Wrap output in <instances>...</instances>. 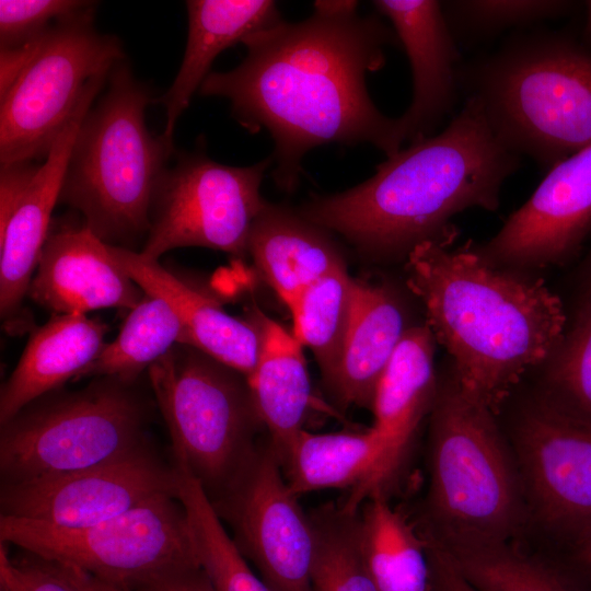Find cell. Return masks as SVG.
I'll return each mask as SVG.
<instances>
[{"label": "cell", "instance_id": "1", "mask_svg": "<svg viewBox=\"0 0 591 591\" xmlns=\"http://www.w3.org/2000/svg\"><path fill=\"white\" fill-rule=\"evenodd\" d=\"M357 1H315L299 22H278L242 44L246 56L232 70L210 72L199 94L224 97L248 132L274 140L271 176L293 192L305 154L320 146L369 143L390 157L404 142L398 118L373 103L367 76L382 69L386 48L398 46L380 15H361Z\"/></svg>", "mask_w": 591, "mask_h": 591}, {"label": "cell", "instance_id": "2", "mask_svg": "<svg viewBox=\"0 0 591 591\" xmlns=\"http://www.w3.org/2000/svg\"><path fill=\"white\" fill-rule=\"evenodd\" d=\"M520 161L496 137L482 104L466 97L442 131L386 157L361 184L311 198L299 213L364 254L407 256L426 241L452 242L457 213L498 209Z\"/></svg>", "mask_w": 591, "mask_h": 591}, {"label": "cell", "instance_id": "3", "mask_svg": "<svg viewBox=\"0 0 591 591\" xmlns=\"http://www.w3.org/2000/svg\"><path fill=\"white\" fill-rule=\"evenodd\" d=\"M451 244L415 246L406 256L407 286L452 357L463 392L496 414L524 373L548 361L565 335L566 315L542 280Z\"/></svg>", "mask_w": 591, "mask_h": 591}, {"label": "cell", "instance_id": "4", "mask_svg": "<svg viewBox=\"0 0 591 591\" xmlns=\"http://www.w3.org/2000/svg\"><path fill=\"white\" fill-rule=\"evenodd\" d=\"M496 137L541 167L591 146V50L549 31L514 35L457 70Z\"/></svg>", "mask_w": 591, "mask_h": 591}, {"label": "cell", "instance_id": "5", "mask_svg": "<svg viewBox=\"0 0 591 591\" xmlns=\"http://www.w3.org/2000/svg\"><path fill=\"white\" fill-rule=\"evenodd\" d=\"M155 100L126 59L117 62L71 149L59 202L111 245L128 248L147 236L155 185L176 153L173 141L146 125V108Z\"/></svg>", "mask_w": 591, "mask_h": 591}, {"label": "cell", "instance_id": "6", "mask_svg": "<svg viewBox=\"0 0 591 591\" xmlns=\"http://www.w3.org/2000/svg\"><path fill=\"white\" fill-rule=\"evenodd\" d=\"M430 413L426 531L445 545L507 543L522 508L495 414L466 395L453 373L438 384Z\"/></svg>", "mask_w": 591, "mask_h": 591}, {"label": "cell", "instance_id": "7", "mask_svg": "<svg viewBox=\"0 0 591 591\" xmlns=\"http://www.w3.org/2000/svg\"><path fill=\"white\" fill-rule=\"evenodd\" d=\"M137 382L94 378L23 407L1 425V485L85 470L150 445L151 404Z\"/></svg>", "mask_w": 591, "mask_h": 591}, {"label": "cell", "instance_id": "8", "mask_svg": "<svg viewBox=\"0 0 591 591\" xmlns=\"http://www.w3.org/2000/svg\"><path fill=\"white\" fill-rule=\"evenodd\" d=\"M147 373L170 432L173 459L216 502L264 440L247 378L186 344L173 346Z\"/></svg>", "mask_w": 591, "mask_h": 591}, {"label": "cell", "instance_id": "9", "mask_svg": "<svg viewBox=\"0 0 591 591\" xmlns=\"http://www.w3.org/2000/svg\"><path fill=\"white\" fill-rule=\"evenodd\" d=\"M0 540L134 591L170 571L199 565L186 511L174 494L85 528L0 517Z\"/></svg>", "mask_w": 591, "mask_h": 591}, {"label": "cell", "instance_id": "10", "mask_svg": "<svg viewBox=\"0 0 591 591\" xmlns=\"http://www.w3.org/2000/svg\"><path fill=\"white\" fill-rule=\"evenodd\" d=\"M95 8L57 21L0 100V164L47 158L92 79L126 59L123 44L94 26Z\"/></svg>", "mask_w": 591, "mask_h": 591}, {"label": "cell", "instance_id": "11", "mask_svg": "<svg viewBox=\"0 0 591 591\" xmlns=\"http://www.w3.org/2000/svg\"><path fill=\"white\" fill-rule=\"evenodd\" d=\"M273 164V157L231 166L205 151L176 152L174 165L155 185L140 253L158 260L171 250L200 246L245 257L254 222L267 204L260 185Z\"/></svg>", "mask_w": 591, "mask_h": 591}, {"label": "cell", "instance_id": "12", "mask_svg": "<svg viewBox=\"0 0 591 591\" xmlns=\"http://www.w3.org/2000/svg\"><path fill=\"white\" fill-rule=\"evenodd\" d=\"M298 497L267 437L235 483L211 502L273 591H312L314 532Z\"/></svg>", "mask_w": 591, "mask_h": 591}, {"label": "cell", "instance_id": "13", "mask_svg": "<svg viewBox=\"0 0 591 591\" xmlns=\"http://www.w3.org/2000/svg\"><path fill=\"white\" fill-rule=\"evenodd\" d=\"M162 494L176 495L174 463L152 445L85 470L3 484L1 517L76 529L115 518Z\"/></svg>", "mask_w": 591, "mask_h": 591}, {"label": "cell", "instance_id": "14", "mask_svg": "<svg viewBox=\"0 0 591 591\" xmlns=\"http://www.w3.org/2000/svg\"><path fill=\"white\" fill-rule=\"evenodd\" d=\"M513 438L542 519L579 537L591 530V422L542 395L521 409Z\"/></svg>", "mask_w": 591, "mask_h": 591}, {"label": "cell", "instance_id": "15", "mask_svg": "<svg viewBox=\"0 0 591 591\" xmlns=\"http://www.w3.org/2000/svg\"><path fill=\"white\" fill-rule=\"evenodd\" d=\"M591 232V146L548 170L531 197L474 248L499 268H541L573 257Z\"/></svg>", "mask_w": 591, "mask_h": 591}, {"label": "cell", "instance_id": "16", "mask_svg": "<svg viewBox=\"0 0 591 591\" xmlns=\"http://www.w3.org/2000/svg\"><path fill=\"white\" fill-rule=\"evenodd\" d=\"M27 296L53 314H86L131 310L146 292L81 220L50 227Z\"/></svg>", "mask_w": 591, "mask_h": 591}, {"label": "cell", "instance_id": "17", "mask_svg": "<svg viewBox=\"0 0 591 591\" xmlns=\"http://www.w3.org/2000/svg\"><path fill=\"white\" fill-rule=\"evenodd\" d=\"M109 72L91 80L73 115L39 165L23 199L7 227L0 231V312L15 326L26 321L22 302L36 271L51 227V213L59 196L79 127L106 85Z\"/></svg>", "mask_w": 591, "mask_h": 591}, {"label": "cell", "instance_id": "18", "mask_svg": "<svg viewBox=\"0 0 591 591\" xmlns=\"http://www.w3.org/2000/svg\"><path fill=\"white\" fill-rule=\"evenodd\" d=\"M430 328L408 327L387 362L375 390L373 428L384 443L383 457L367 485L346 505L358 509L373 493L389 495L407 460L424 417L438 391Z\"/></svg>", "mask_w": 591, "mask_h": 591}, {"label": "cell", "instance_id": "19", "mask_svg": "<svg viewBox=\"0 0 591 591\" xmlns=\"http://www.w3.org/2000/svg\"><path fill=\"white\" fill-rule=\"evenodd\" d=\"M405 49L413 77V96L399 116L404 142L432 136L451 112L459 86L457 49L442 10L434 0H375Z\"/></svg>", "mask_w": 591, "mask_h": 591}, {"label": "cell", "instance_id": "20", "mask_svg": "<svg viewBox=\"0 0 591 591\" xmlns=\"http://www.w3.org/2000/svg\"><path fill=\"white\" fill-rule=\"evenodd\" d=\"M117 264L149 294L165 300L184 326V343L235 369L254 373L263 350L267 317L257 308L245 317L228 314L204 294L140 252L109 244Z\"/></svg>", "mask_w": 591, "mask_h": 591}, {"label": "cell", "instance_id": "21", "mask_svg": "<svg viewBox=\"0 0 591 591\" xmlns=\"http://www.w3.org/2000/svg\"><path fill=\"white\" fill-rule=\"evenodd\" d=\"M107 332L104 322L85 314H53L33 328L15 369L2 384L0 426L33 401L74 380L99 357Z\"/></svg>", "mask_w": 591, "mask_h": 591}, {"label": "cell", "instance_id": "22", "mask_svg": "<svg viewBox=\"0 0 591 591\" xmlns=\"http://www.w3.org/2000/svg\"><path fill=\"white\" fill-rule=\"evenodd\" d=\"M185 7L187 40L183 60L171 86L155 100L165 109L162 136L169 141H173L178 118L219 54L281 20L276 2L270 0H189Z\"/></svg>", "mask_w": 591, "mask_h": 591}, {"label": "cell", "instance_id": "23", "mask_svg": "<svg viewBox=\"0 0 591 591\" xmlns=\"http://www.w3.org/2000/svg\"><path fill=\"white\" fill-rule=\"evenodd\" d=\"M326 232L299 212L269 202L255 220L248 254L287 306L314 281L346 266Z\"/></svg>", "mask_w": 591, "mask_h": 591}, {"label": "cell", "instance_id": "24", "mask_svg": "<svg viewBox=\"0 0 591 591\" xmlns=\"http://www.w3.org/2000/svg\"><path fill=\"white\" fill-rule=\"evenodd\" d=\"M407 328L394 293L360 281L343 359L327 387L339 405L372 408L379 380Z\"/></svg>", "mask_w": 591, "mask_h": 591}, {"label": "cell", "instance_id": "25", "mask_svg": "<svg viewBox=\"0 0 591 591\" xmlns=\"http://www.w3.org/2000/svg\"><path fill=\"white\" fill-rule=\"evenodd\" d=\"M302 347L292 333L267 317L260 358L247 380L278 459L304 429L312 406V387Z\"/></svg>", "mask_w": 591, "mask_h": 591}, {"label": "cell", "instance_id": "26", "mask_svg": "<svg viewBox=\"0 0 591 591\" xmlns=\"http://www.w3.org/2000/svg\"><path fill=\"white\" fill-rule=\"evenodd\" d=\"M384 454L373 428L313 433L301 430L279 459L290 489L297 495L348 489L355 497L370 480Z\"/></svg>", "mask_w": 591, "mask_h": 591}, {"label": "cell", "instance_id": "27", "mask_svg": "<svg viewBox=\"0 0 591 591\" xmlns=\"http://www.w3.org/2000/svg\"><path fill=\"white\" fill-rule=\"evenodd\" d=\"M363 560L378 591H432L427 543L383 493L360 506Z\"/></svg>", "mask_w": 591, "mask_h": 591}, {"label": "cell", "instance_id": "28", "mask_svg": "<svg viewBox=\"0 0 591 591\" xmlns=\"http://www.w3.org/2000/svg\"><path fill=\"white\" fill-rule=\"evenodd\" d=\"M359 287L360 280L343 266L314 281L288 305L293 320L292 334L312 350L327 387L343 359Z\"/></svg>", "mask_w": 591, "mask_h": 591}, {"label": "cell", "instance_id": "29", "mask_svg": "<svg viewBox=\"0 0 591 591\" xmlns=\"http://www.w3.org/2000/svg\"><path fill=\"white\" fill-rule=\"evenodd\" d=\"M184 326L173 308L162 298L146 293L129 310L115 340L106 343L99 357L77 376H116L138 381L143 371L173 346L184 343Z\"/></svg>", "mask_w": 591, "mask_h": 591}, {"label": "cell", "instance_id": "30", "mask_svg": "<svg viewBox=\"0 0 591 591\" xmlns=\"http://www.w3.org/2000/svg\"><path fill=\"white\" fill-rule=\"evenodd\" d=\"M173 463L176 497L186 511L198 563L213 591H273L251 569L200 483L184 464Z\"/></svg>", "mask_w": 591, "mask_h": 591}, {"label": "cell", "instance_id": "31", "mask_svg": "<svg viewBox=\"0 0 591 591\" xmlns=\"http://www.w3.org/2000/svg\"><path fill=\"white\" fill-rule=\"evenodd\" d=\"M308 513L315 542L312 591H378L361 552L359 509L339 500Z\"/></svg>", "mask_w": 591, "mask_h": 591}, {"label": "cell", "instance_id": "32", "mask_svg": "<svg viewBox=\"0 0 591 591\" xmlns=\"http://www.w3.org/2000/svg\"><path fill=\"white\" fill-rule=\"evenodd\" d=\"M440 543L476 591H576L557 572L507 543L473 546Z\"/></svg>", "mask_w": 591, "mask_h": 591}, {"label": "cell", "instance_id": "33", "mask_svg": "<svg viewBox=\"0 0 591 591\" xmlns=\"http://www.w3.org/2000/svg\"><path fill=\"white\" fill-rule=\"evenodd\" d=\"M546 363L543 395L591 422V300L578 304L570 329Z\"/></svg>", "mask_w": 591, "mask_h": 591}, {"label": "cell", "instance_id": "34", "mask_svg": "<svg viewBox=\"0 0 591 591\" xmlns=\"http://www.w3.org/2000/svg\"><path fill=\"white\" fill-rule=\"evenodd\" d=\"M575 2L564 0H451L442 10L456 40L476 43L502 31L568 14Z\"/></svg>", "mask_w": 591, "mask_h": 591}, {"label": "cell", "instance_id": "35", "mask_svg": "<svg viewBox=\"0 0 591 591\" xmlns=\"http://www.w3.org/2000/svg\"><path fill=\"white\" fill-rule=\"evenodd\" d=\"M97 4L82 0H1L0 47L22 45L46 33L57 21Z\"/></svg>", "mask_w": 591, "mask_h": 591}, {"label": "cell", "instance_id": "36", "mask_svg": "<svg viewBox=\"0 0 591 591\" xmlns=\"http://www.w3.org/2000/svg\"><path fill=\"white\" fill-rule=\"evenodd\" d=\"M20 551L11 556L0 543V583L9 591H77L53 561Z\"/></svg>", "mask_w": 591, "mask_h": 591}, {"label": "cell", "instance_id": "37", "mask_svg": "<svg viewBox=\"0 0 591 591\" xmlns=\"http://www.w3.org/2000/svg\"><path fill=\"white\" fill-rule=\"evenodd\" d=\"M39 165L32 161L2 165L0 171V231L9 223Z\"/></svg>", "mask_w": 591, "mask_h": 591}, {"label": "cell", "instance_id": "38", "mask_svg": "<svg viewBox=\"0 0 591 591\" xmlns=\"http://www.w3.org/2000/svg\"><path fill=\"white\" fill-rule=\"evenodd\" d=\"M422 535L427 543L432 572V590L476 591L460 573L444 546L429 532Z\"/></svg>", "mask_w": 591, "mask_h": 591}, {"label": "cell", "instance_id": "39", "mask_svg": "<svg viewBox=\"0 0 591 591\" xmlns=\"http://www.w3.org/2000/svg\"><path fill=\"white\" fill-rule=\"evenodd\" d=\"M46 33L22 45L0 47V100L12 89L16 80L38 51Z\"/></svg>", "mask_w": 591, "mask_h": 591}, {"label": "cell", "instance_id": "40", "mask_svg": "<svg viewBox=\"0 0 591 591\" xmlns=\"http://www.w3.org/2000/svg\"><path fill=\"white\" fill-rule=\"evenodd\" d=\"M136 591H213L200 565L162 575Z\"/></svg>", "mask_w": 591, "mask_h": 591}, {"label": "cell", "instance_id": "41", "mask_svg": "<svg viewBox=\"0 0 591 591\" xmlns=\"http://www.w3.org/2000/svg\"><path fill=\"white\" fill-rule=\"evenodd\" d=\"M53 563L77 591H134L105 582L77 567Z\"/></svg>", "mask_w": 591, "mask_h": 591}, {"label": "cell", "instance_id": "42", "mask_svg": "<svg viewBox=\"0 0 591 591\" xmlns=\"http://www.w3.org/2000/svg\"><path fill=\"white\" fill-rule=\"evenodd\" d=\"M591 300V248L584 258L580 275L579 302Z\"/></svg>", "mask_w": 591, "mask_h": 591}, {"label": "cell", "instance_id": "43", "mask_svg": "<svg viewBox=\"0 0 591 591\" xmlns=\"http://www.w3.org/2000/svg\"><path fill=\"white\" fill-rule=\"evenodd\" d=\"M578 559L591 570V530L579 537Z\"/></svg>", "mask_w": 591, "mask_h": 591}, {"label": "cell", "instance_id": "44", "mask_svg": "<svg viewBox=\"0 0 591 591\" xmlns=\"http://www.w3.org/2000/svg\"><path fill=\"white\" fill-rule=\"evenodd\" d=\"M586 21L582 31V44L591 50V0L586 2Z\"/></svg>", "mask_w": 591, "mask_h": 591}, {"label": "cell", "instance_id": "45", "mask_svg": "<svg viewBox=\"0 0 591 591\" xmlns=\"http://www.w3.org/2000/svg\"><path fill=\"white\" fill-rule=\"evenodd\" d=\"M0 591H9L3 584L0 583Z\"/></svg>", "mask_w": 591, "mask_h": 591}]
</instances>
